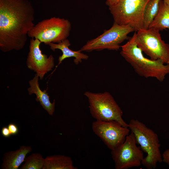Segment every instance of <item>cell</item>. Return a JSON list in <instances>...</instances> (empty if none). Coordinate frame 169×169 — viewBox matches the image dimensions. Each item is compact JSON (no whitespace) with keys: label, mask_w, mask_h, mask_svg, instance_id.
Here are the masks:
<instances>
[{"label":"cell","mask_w":169,"mask_h":169,"mask_svg":"<svg viewBox=\"0 0 169 169\" xmlns=\"http://www.w3.org/2000/svg\"><path fill=\"white\" fill-rule=\"evenodd\" d=\"M35 11L28 0H0V49L4 52L24 47L34 26Z\"/></svg>","instance_id":"6da1fadb"},{"label":"cell","mask_w":169,"mask_h":169,"mask_svg":"<svg viewBox=\"0 0 169 169\" xmlns=\"http://www.w3.org/2000/svg\"><path fill=\"white\" fill-rule=\"evenodd\" d=\"M136 33L135 31L128 41L121 46V55L139 76L163 81L169 74V64H165L160 59L153 60L145 57L136 43Z\"/></svg>","instance_id":"7a4b0ae2"},{"label":"cell","mask_w":169,"mask_h":169,"mask_svg":"<svg viewBox=\"0 0 169 169\" xmlns=\"http://www.w3.org/2000/svg\"><path fill=\"white\" fill-rule=\"evenodd\" d=\"M128 125L137 144L140 145L143 152L146 154L142 165L147 169L155 168L157 163L162 162L160 149L161 144L157 134L138 120L132 119Z\"/></svg>","instance_id":"3957f363"},{"label":"cell","mask_w":169,"mask_h":169,"mask_svg":"<svg viewBox=\"0 0 169 169\" xmlns=\"http://www.w3.org/2000/svg\"><path fill=\"white\" fill-rule=\"evenodd\" d=\"M84 95L88 99L90 113L96 120L116 121L123 126L129 127L128 124L122 118V110L109 92L87 91Z\"/></svg>","instance_id":"277c9868"},{"label":"cell","mask_w":169,"mask_h":169,"mask_svg":"<svg viewBox=\"0 0 169 169\" xmlns=\"http://www.w3.org/2000/svg\"><path fill=\"white\" fill-rule=\"evenodd\" d=\"M71 28L68 20L54 17L38 22L28 32V36L37 39L46 45L58 43L67 38Z\"/></svg>","instance_id":"5b68a950"},{"label":"cell","mask_w":169,"mask_h":169,"mask_svg":"<svg viewBox=\"0 0 169 169\" xmlns=\"http://www.w3.org/2000/svg\"><path fill=\"white\" fill-rule=\"evenodd\" d=\"M149 0H120L109 9L115 22L129 26L135 31L144 29V8Z\"/></svg>","instance_id":"8992f818"},{"label":"cell","mask_w":169,"mask_h":169,"mask_svg":"<svg viewBox=\"0 0 169 169\" xmlns=\"http://www.w3.org/2000/svg\"><path fill=\"white\" fill-rule=\"evenodd\" d=\"M160 31L154 28L136 31L135 41L137 46L150 59H160L169 64V44L162 40Z\"/></svg>","instance_id":"52a82bcc"},{"label":"cell","mask_w":169,"mask_h":169,"mask_svg":"<svg viewBox=\"0 0 169 169\" xmlns=\"http://www.w3.org/2000/svg\"><path fill=\"white\" fill-rule=\"evenodd\" d=\"M133 31H135L134 29L129 26L114 22L110 29L105 30L96 38L88 41L80 49L82 52H86L105 49L118 50L120 48V44L128 39V34Z\"/></svg>","instance_id":"ba28073f"},{"label":"cell","mask_w":169,"mask_h":169,"mask_svg":"<svg viewBox=\"0 0 169 169\" xmlns=\"http://www.w3.org/2000/svg\"><path fill=\"white\" fill-rule=\"evenodd\" d=\"M137 144L135 137L131 132L123 143L111 151L116 169H128L142 165L143 152Z\"/></svg>","instance_id":"9c48e42d"},{"label":"cell","mask_w":169,"mask_h":169,"mask_svg":"<svg viewBox=\"0 0 169 169\" xmlns=\"http://www.w3.org/2000/svg\"><path fill=\"white\" fill-rule=\"evenodd\" d=\"M92 129L111 151L123 143L130 131L129 127H125L114 120H95L92 123Z\"/></svg>","instance_id":"30bf717a"},{"label":"cell","mask_w":169,"mask_h":169,"mask_svg":"<svg viewBox=\"0 0 169 169\" xmlns=\"http://www.w3.org/2000/svg\"><path fill=\"white\" fill-rule=\"evenodd\" d=\"M41 43L37 39H30L26 65L28 69L36 73L40 79L42 80L45 74L52 70L55 63L52 55L48 57L42 53L40 47Z\"/></svg>","instance_id":"8fae6325"},{"label":"cell","mask_w":169,"mask_h":169,"mask_svg":"<svg viewBox=\"0 0 169 169\" xmlns=\"http://www.w3.org/2000/svg\"><path fill=\"white\" fill-rule=\"evenodd\" d=\"M39 78L36 74L33 79L29 81L30 87L28 89V94L30 95L35 94L36 95V101L40 103L49 115H52L55 111V100H54L51 103L47 90L42 91L41 90L38 82Z\"/></svg>","instance_id":"7c38bea8"},{"label":"cell","mask_w":169,"mask_h":169,"mask_svg":"<svg viewBox=\"0 0 169 169\" xmlns=\"http://www.w3.org/2000/svg\"><path fill=\"white\" fill-rule=\"evenodd\" d=\"M50 49L54 51L56 49L61 50L62 53L61 56L58 58L59 63L57 66L66 59L73 57L74 58V62L76 65L82 62L83 60H87L89 58L88 55L82 53L80 49L77 51H74L69 48L71 45L69 40L67 38L64 39L58 43H51L48 44Z\"/></svg>","instance_id":"4fadbf2b"},{"label":"cell","mask_w":169,"mask_h":169,"mask_svg":"<svg viewBox=\"0 0 169 169\" xmlns=\"http://www.w3.org/2000/svg\"><path fill=\"white\" fill-rule=\"evenodd\" d=\"M32 151L30 146H21L19 149L4 153L1 168L18 169L24 161L26 155Z\"/></svg>","instance_id":"5bb4252c"},{"label":"cell","mask_w":169,"mask_h":169,"mask_svg":"<svg viewBox=\"0 0 169 169\" xmlns=\"http://www.w3.org/2000/svg\"><path fill=\"white\" fill-rule=\"evenodd\" d=\"M43 169H77L71 157L62 155H55L46 157Z\"/></svg>","instance_id":"9a60e30c"},{"label":"cell","mask_w":169,"mask_h":169,"mask_svg":"<svg viewBox=\"0 0 169 169\" xmlns=\"http://www.w3.org/2000/svg\"><path fill=\"white\" fill-rule=\"evenodd\" d=\"M151 28L159 31L169 29V6L163 0L160 1L158 13L149 26Z\"/></svg>","instance_id":"2e32d148"},{"label":"cell","mask_w":169,"mask_h":169,"mask_svg":"<svg viewBox=\"0 0 169 169\" xmlns=\"http://www.w3.org/2000/svg\"><path fill=\"white\" fill-rule=\"evenodd\" d=\"M161 0H149L146 5L143 15V26L147 29L156 16L159 9Z\"/></svg>","instance_id":"e0dca14e"},{"label":"cell","mask_w":169,"mask_h":169,"mask_svg":"<svg viewBox=\"0 0 169 169\" xmlns=\"http://www.w3.org/2000/svg\"><path fill=\"white\" fill-rule=\"evenodd\" d=\"M24 163L21 169H43L44 165L45 158L39 153H35L25 158Z\"/></svg>","instance_id":"ac0fdd59"},{"label":"cell","mask_w":169,"mask_h":169,"mask_svg":"<svg viewBox=\"0 0 169 169\" xmlns=\"http://www.w3.org/2000/svg\"><path fill=\"white\" fill-rule=\"evenodd\" d=\"M8 127L12 135H16L19 132V129L17 125L14 123H10Z\"/></svg>","instance_id":"d6986e66"},{"label":"cell","mask_w":169,"mask_h":169,"mask_svg":"<svg viewBox=\"0 0 169 169\" xmlns=\"http://www.w3.org/2000/svg\"><path fill=\"white\" fill-rule=\"evenodd\" d=\"M162 161L169 166V148L165 150L162 154Z\"/></svg>","instance_id":"ffe728a7"},{"label":"cell","mask_w":169,"mask_h":169,"mask_svg":"<svg viewBox=\"0 0 169 169\" xmlns=\"http://www.w3.org/2000/svg\"><path fill=\"white\" fill-rule=\"evenodd\" d=\"M1 132L2 135L6 138L9 137L12 135L8 126L3 127L1 129Z\"/></svg>","instance_id":"44dd1931"},{"label":"cell","mask_w":169,"mask_h":169,"mask_svg":"<svg viewBox=\"0 0 169 169\" xmlns=\"http://www.w3.org/2000/svg\"><path fill=\"white\" fill-rule=\"evenodd\" d=\"M120 0H106L105 4L109 7L117 4Z\"/></svg>","instance_id":"7402d4cb"},{"label":"cell","mask_w":169,"mask_h":169,"mask_svg":"<svg viewBox=\"0 0 169 169\" xmlns=\"http://www.w3.org/2000/svg\"><path fill=\"white\" fill-rule=\"evenodd\" d=\"M164 2L169 6V0H163Z\"/></svg>","instance_id":"603a6c76"}]
</instances>
